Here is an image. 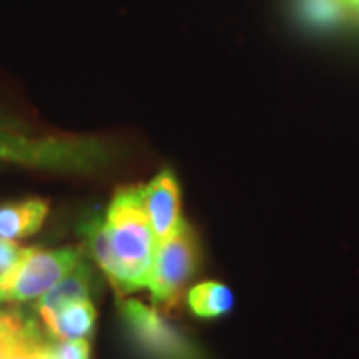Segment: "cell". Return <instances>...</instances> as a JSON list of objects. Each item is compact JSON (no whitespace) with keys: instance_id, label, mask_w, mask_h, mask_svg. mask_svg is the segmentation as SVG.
<instances>
[{"instance_id":"cell-3","label":"cell","mask_w":359,"mask_h":359,"mask_svg":"<svg viewBox=\"0 0 359 359\" xmlns=\"http://www.w3.org/2000/svg\"><path fill=\"white\" fill-rule=\"evenodd\" d=\"M118 311L142 359H205L202 349L154 308L138 299H120Z\"/></svg>"},{"instance_id":"cell-1","label":"cell","mask_w":359,"mask_h":359,"mask_svg":"<svg viewBox=\"0 0 359 359\" xmlns=\"http://www.w3.org/2000/svg\"><path fill=\"white\" fill-rule=\"evenodd\" d=\"M106 230L114 252L118 294H132L148 285L158 240L144 208L142 186L120 188L106 212Z\"/></svg>"},{"instance_id":"cell-14","label":"cell","mask_w":359,"mask_h":359,"mask_svg":"<svg viewBox=\"0 0 359 359\" xmlns=\"http://www.w3.org/2000/svg\"><path fill=\"white\" fill-rule=\"evenodd\" d=\"M0 359H56L52 355L50 339H46L40 334L32 339L25 341L22 346L14 347L13 351H8L6 355Z\"/></svg>"},{"instance_id":"cell-11","label":"cell","mask_w":359,"mask_h":359,"mask_svg":"<svg viewBox=\"0 0 359 359\" xmlns=\"http://www.w3.org/2000/svg\"><path fill=\"white\" fill-rule=\"evenodd\" d=\"M344 0H297V18L311 30H330L346 18Z\"/></svg>"},{"instance_id":"cell-10","label":"cell","mask_w":359,"mask_h":359,"mask_svg":"<svg viewBox=\"0 0 359 359\" xmlns=\"http://www.w3.org/2000/svg\"><path fill=\"white\" fill-rule=\"evenodd\" d=\"M186 304L196 318L214 320L230 313L233 308V294L226 283L202 282L186 294Z\"/></svg>"},{"instance_id":"cell-6","label":"cell","mask_w":359,"mask_h":359,"mask_svg":"<svg viewBox=\"0 0 359 359\" xmlns=\"http://www.w3.org/2000/svg\"><path fill=\"white\" fill-rule=\"evenodd\" d=\"M144 194V208L154 230L156 240H164L178 228L182 222L180 216V202L182 192L180 184L172 170H162L148 186H142Z\"/></svg>"},{"instance_id":"cell-12","label":"cell","mask_w":359,"mask_h":359,"mask_svg":"<svg viewBox=\"0 0 359 359\" xmlns=\"http://www.w3.org/2000/svg\"><path fill=\"white\" fill-rule=\"evenodd\" d=\"M84 236H86V244H88L96 264L102 268L104 273L112 282L116 276V259L112 245H110V238H108V230H106V222L98 216H94L84 226Z\"/></svg>"},{"instance_id":"cell-5","label":"cell","mask_w":359,"mask_h":359,"mask_svg":"<svg viewBox=\"0 0 359 359\" xmlns=\"http://www.w3.org/2000/svg\"><path fill=\"white\" fill-rule=\"evenodd\" d=\"M200 266V245L188 222H180L178 228L156 245L154 264L148 280V290L156 304L172 306L178 302L184 285L194 278Z\"/></svg>"},{"instance_id":"cell-16","label":"cell","mask_w":359,"mask_h":359,"mask_svg":"<svg viewBox=\"0 0 359 359\" xmlns=\"http://www.w3.org/2000/svg\"><path fill=\"white\" fill-rule=\"evenodd\" d=\"M26 250L28 248H20L18 244H14V240L0 238V280L25 257Z\"/></svg>"},{"instance_id":"cell-9","label":"cell","mask_w":359,"mask_h":359,"mask_svg":"<svg viewBox=\"0 0 359 359\" xmlns=\"http://www.w3.org/2000/svg\"><path fill=\"white\" fill-rule=\"evenodd\" d=\"M42 323L52 339L90 337L94 332V323H96V308L90 299L72 302Z\"/></svg>"},{"instance_id":"cell-18","label":"cell","mask_w":359,"mask_h":359,"mask_svg":"<svg viewBox=\"0 0 359 359\" xmlns=\"http://www.w3.org/2000/svg\"><path fill=\"white\" fill-rule=\"evenodd\" d=\"M347 4V8H353V11H359V0H344Z\"/></svg>"},{"instance_id":"cell-15","label":"cell","mask_w":359,"mask_h":359,"mask_svg":"<svg viewBox=\"0 0 359 359\" xmlns=\"http://www.w3.org/2000/svg\"><path fill=\"white\" fill-rule=\"evenodd\" d=\"M52 355L56 359H90L88 337L78 339H50Z\"/></svg>"},{"instance_id":"cell-4","label":"cell","mask_w":359,"mask_h":359,"mask_svg":"<svg viewBox=\"0 0 359 359\" xmlns=\"http://www.w3.org/2000/svg\"><path fill=\"white\" fill-rule=\"evenodd\" d=\"M82 262L78 248H28L25 257L0 280V302H30L50 292Z\"/></svg>"},{"instance_id":"cell-2","label":"cell","mask_w":359,"mask_h":359,"mask_svg":"<svg viewBox=\"0 0 359 359\" xmlns=\"http://www.w3.org/2000/svg\"><path fill=\"white\" fill-rule=\"evenodd\" d=\"M114 148L100 138L26 136L18 130H0V162L62 174H94L112 164Z\"/></svg>"},{"instance_id":"cell-8","label":"cell","mask_w":359,"mask_h":359,"mask_svg":"<svg viewBox=\"0 0 359 359\" xmlns=\"http://www.w3.org/2000/svg\"><path fill=\"white\" fill-rule=\"evenodd\" d=\"M90 292H92V268L86 262H80L66 278H62L52 287L50 292L39 297L36 311H39L40 320H48L50 316L72 302L90 299Z\"/></svg>"},{"instance_id":"cell-7","label":"cell","mask_w":359,"mask_h":359,"mask_svg":"<svg viewBox=\"0 0 359 359\" xmlns=\"http://www.w3.org/2000/svg\"><path fill=\"white\" fill-rule=\"evenodd\" d=\"M50 205L42 198H26L0 204V238L20 240L42 228Z\"/></svg>"},{"instance_id":"cell-13","label":"cell","mask_w":359,"mask_h":359,"mask_svg":"<svg viewBox=\"0 0 359 359\" xmlns=\"http://www.w3.org/2000/svg\"><path fill=\"white\" fill-rule=\"evenodd\" d=\"M4 304V302H0ZM39 325L26 316L22 309L2 308L0 306V337H18L25 335Z\"/></svg>"},{"instance_id":"cell-17","label":"cell","mask_w":359,"mask_h":359,"mask_svg":"<svg viewBox=\"0 0 359 359\" xmlns=\"http://www.w3.org/2000/svg\"><path fill=\"white\" fill-rule=\"evenodd\" d=\"M22 126L20 122H16L14 118H8V116L0 114V130H18Z\"/></svg>"}]
</instances>
